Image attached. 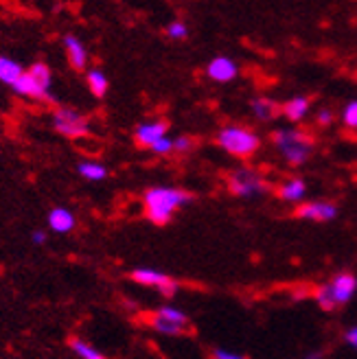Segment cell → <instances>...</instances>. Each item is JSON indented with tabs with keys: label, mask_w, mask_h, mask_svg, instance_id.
Returning <instances> with one entry per match:
<instances>
[{
	"label": "cell",
	"mask_w": 357,
	"mask_h": 359,
	"mask_svg": "<svg viewBox=\"0 0 357 359\" xmlns=\"http://www.w3.org/2000/svg\"><path fill=\"white\" fill-rule=\"evenodd\" d=\"M191 200H193L191 193H187L182 189H173V187H154L142 195L147 219L158 226L169 224L175 210H180Z\"/></svg>",
	"instance_id": "1"
},
{
	"label": "cell",
	"mask_w": 357,
	"mask_h": 359,
	"mask_svg": "<svg viewBox=\"0 0 357 359\" xmlns=\"http://www.w3.org/2000/svg\"><path fill=\"white\" fill-rule=\"evenodd\" d=\"M355 292H357V276L351 272H340L329 283L316 287L314 298L323 311H333L337 307H342V304H346L355 296Z\"/></svg>",
	"instance_id": "2"
},
{
	"label": "cell",
	"mask_w": 357,
	"mask_h": 359,
	"mask_svg": "<svg viewBox=\"0 0 357 359\" xmlns=\"http://www.w3.org/2000/svg\"><path fill=\"white\" fill-rule=\"evenodd\" d=\"M274 147L281 151V156L288 160L292 167L302 165L305 160H309L314 151V138L305 132L296 130H276L272 134Z\"/></svg>",
	"instance_id": "3"
},
{
	"label": "cell",
	"mask_w": 357,
	"mask_h": 359,
	"mask_svg": "<svg viewBox=\"0 0 357 359\" xmlns=\"http://www.w3.org/2000/svg\"><path fill=\"white\" fill-rule=\"evenodd\" d=\"M217 145L237 158H248L261 147V140L255 132L241 128V125H226L217 134Z\"/></svg>",
	"instance_id": "4"
},
{
	"label": "cell",
	"mask_w": 357,
	"mask_h": 359,
	"mask_svg": "<svg viewBox=\"0 0 357 359\" xmlns=\"http://www.w3.org/2000/svg\"><path fill=\"white\" fill-rule=\"evenodd\" d=\"M149 327L165 335H182L189 327V316L175 307H160L149 316Z\"/></svg>",
	"instance_id": "5"
},
{
	"label": "cell",
	"mask_w": 357,
	"mask_h": 359,
	"mask_svg": "<svg viewBox=\"0 0 357 359\" xmlns=\"http://www.w3.org/2000/svg\"><path fill=\"white\" fill-rule=\"evenodd\" d=\"M228 189L237 197H257L267 191L265 180L259 175V171L252 169H237L228 175Z\"/></svg>",
	"instance_id": "6"
},
{
	"label": "cell",
	"mask_w": 357,
	"mask_h": 359,
	"mask_svg": "<svg viewBox=\"0 0 357 359\" xmlns=\"http://www.w3.org/2000/svg\"><path fill=\"white\" fill-rule=\"evenodd\" d=\"M53 125H55V130L68 138H81V136H88V121L75 112L70 110V107H58L55 112H53Z\"/></svg>",
	"instance_id": "7"
},
{
	"label": "cell",
	"mask_w": 357,
	"mask_h": 359,
	"mask_svg": "<svg viewBox=\"0 0 357 359\" xmlns=\"http://www.w3.org/2000/svg\"><path fill=\"white\" fill-rule=\"evenodd\" d=\"M132 280L142 285V287H154V290L163 292L167 298L175 296V292H177V283L171 276L163 274L160 269H151V267H138V269H134Z\"/></svg>",
	"instance_id": "8"
},
{
	"label": "cell",
	"mask_w": 357,
	"mask_h": 359,
	"mask_svg": "<svg viewBox=\"0 0 357 359\" xmlns=\"http://www.w3.org/2000/svg\"><path fill=\"white\" fill-rule=\"evenodd\" d=\"M296 217L307 222H331L337 217V206L333 202H305L296 208Z\"/></svg>",
	"instance_id": "9"
},
{
	"label": "cell",
	"mask_w": 357,
	"mask_h": 359,
	"mask_svg": "<svg viewBox=\"0 0 357 359\" xmlns=\"http://www.w3.org/2000/svg\"><path fill=\"white\" fill-rule=\"evenodd\" d=\"M167 136V123L165 121H149V123H140L136 132H134V138L140 147H147L151 149L158 140H163Z\"/></svg>",
	"instance_id": "10"
},
{
	"label": "cell",
	"mask_w": 357,
	"mask_h": 359,
	"mask_svg": "<svg viewBox=\"0 0 357 359\" xmlns=\"http://www.w3.org/2000/svg\"><path fill=\"white\" fill-rule=\"evenodd\" d=\"M239 73V68L237 64L230 60V57H215V60H210V64L206 66V75L213 79V81H220V83H228V81H233Z\"/></svg>",
	"instance_id": "11"
},
{
	"label": "cell",
	"mask_w": 357,
	"mask_h": 359,
	"mask_svg": "<svg viewBox=\"0 0 357 359\" xmlns=\"http://www.w3.org/2000/svg\"><path fill=\"white\" fill-rule=\"evenodd\" d=\"M64 48H66L68 64L73 66L75 70H83L86 64H88V50L79 42V38H75V35H66V38H64Z\"/></svg>",
	"instance_id": "12"
},
{
	"label": "cell",
	"mask_w": 357,
	"mask_h": 359,
	"mask_svg": "<svg viewBox=\"0 0 357 359\" xmlns=\"http://www.w3.org/2000/svg\"><path fill=\"white\" fill-rule=\"evenodd\" d=\"M11 90L15 95H20V97H29V99H40V101H46V99H50L48 97V93H44V90L35 83V79L31 77V73L29 70H25V75L18 79L13 86H11Z\"/></svg>",
	"instance_id": "13"
},
{
	"label": "cell",
	"mask_w": 357,
	"mask_h": 359,
	"mask_svg": "<svg viewBox=\"0 0 357 359\" xmlns=\"http://www.w3.org/2000/svg\"><path fill=\"white\" fill-rule=\"evenodd\" d=\"M48 228L53 232H60V235H66V232H70L75 228V215L70 212L68 208H53L48 212Z\"/></svg>",
	"instance_id": "14"
},
{
	"label": "cell",
	"mask_w": 357,
	"mask_h": 359,
	"mask_svg": "<svg viewBox=\"0 0 357 359\" xmlns=\"http://www.w3.org/2000/svg\"><path fill=\"white\" fill-rule=\"evenodd\" d=\"M305 193H307V184H305V180H300V177L285 180L278 189V197L285 202H300L302 197H305Z\"/></svg>",
	"instance_id": "15"
},
{
	"label": "cell",
	"mask_w": 357,
	"mask_h": 359,
	"mask_svg": "<svg viewBox=\"0 0 357 359\" xmlns=\"http://www.w3.org/2000/svg\"><path fill=\"white\" fill-rule=\"evenodd\" d=\"M309 99H305V97H294V99H290L288 103H283L281 105V112L288 116L290 121H294V123H298V121H302L307 116V112H309Z\"/></svg>",
	"instance_id": "16"
},
{
	"label": "cell",
	"mask_w": 357,
	"mask_h": 359,
	"mask_svg": "<svg viewBox=\"0 0 357 359\" xmlns=\"http://www.w3.org/2000/svg\"><path fill=\"white\" fill-rule=\"evenodd\" d=\"M77 173L86 180H90V182H101V180H105V175H108V169L101 163H97V160H81L77 165Z\"/></svg>",
	"instance_id": "17"
},
{
	"label": "cell",
	"mask_w": 357,
	"mask_h": 359,
	"mask_svg": "<svg viewBox=\"0 0 357 359\" xmlns=\"http://www.w3.org/2000/svg\"><path fill=\"white\" fill-rule=\"evenodd\" d=\"M22 75H25V70H22L20 64H15V62L9 60V57H0V81L7 83V86L11 88Z\"/></svg>",
	"instance_id": "18"
},
{
	"label": "cell",
	"mask_w": 357,
	"mask_h": 359,
	"mask_svg": "<svg viewBox=\"0 0 357 359\" xmlns=\"http://www.w3.org/2000/svg\"><path fill=\"white\" fill-rule=\"evenodd\" d=\"M70 348L73 353L79 357V359H108L99 348H95L93 344H88L86 339H79V337H70Z\"/></svg>",
	"instance_id": "19"
},
{
	"label": "cell",
	"mask_w": 357,
	"mask_h": 359,
	"mask_svg": "<svg viewBox=\"0 0 357 359\" xmlns=\"http://www.w3.org/2000/svg\"><path fill=\"white\" fill-rule=\"evenodd\" d=\"M252 112H255V116L259 121H272L281 112V107L270 99H255L252 101Z\"/></svg>",
	"instance_id": "20"
},
{
	"label": "cell",
	"mask_w": 357,
	"mask_h": 359,
	"mask_svg": "<svg viewBox=\"0 0 357 359\" xmlns=\"http://www.w3.org/2000/svg\"><path fill=\"white\" fill-rule=\"evenodd\" d=\"M86 81H88V88H90V93L95 97H105L108 93V77H105L101 70H90V73L86 75Z\"/></svg>",
	"instance_id": "21"
},
{
	"label": "cell",
	"mask_w": 357,
	"mask_h": 359,
	"mask_svg": "<svg viewBox=\"0 0 357 359\" xmlns=\"http://www.w3.org/2000/svg\"><path fill=\"white\" fill-rule=\"evenodd\" d=\"M29 73H31V77L35 79V83H38L44 93H48L50 90V68L46 66V64H42V62H38V64H33L31 68H29Z\"/></svg>",
	"instance_id": "22"
},
{
	"label": "cell",
	"mask_w": 357,
	"mask_h": 359,
	"mask_svg": "<svg viewBox=\"0 0 357 359\" xmlns=\"http://www.w3.org/2000/svg\"><path fill=\"white\" fill-rule=\"evenodd\" d=\"M75 142H77V147H79L83 154L97 156V154L101 151V142H99L97 138H93L90 134H88V136H81V138H77Z\"/></svg>",
	"instance_id": "23"
},
{
	"label": "cell",
	"mask_w": 357,
	"mask_h": 359,
	"mask_svg": "<svg viewBox=\"0 0 357 359\" xmlns=\"http://www.w3.org/2000/svg\"><path fill=\"white\" fill-rule=\"evenodd\" d=\"M167 35L171 40H184L187 35H189V29L182 20H173L167 25Z\"/></svg>",
	"instance_id": "24"
},
{
	"label": "cell",
	"mask_w": 357,
	"mask_h": 359,
	"mask_svg": "<svg viewBox=\"0 0 357 359\" xmlns=\"http://www.w3.org/2000/svg\"><path fill=\"white\" fill-rule=\"evenodd\" d=\"M342 121L346 128L351 130H357V101H351L344 105V110H342Z\"/></svg>",
	"instance_id": "25"
},
{
	"label": "cell",
	"mask_w": 357,
	"mask_h": 359,
	"mask_svg": "<svg viewBox=\"0 0 357 359\" xmlns=\"http://www.w3.org/2000/svg\"><path fill=\"white\" fill-rule=\"evenodd\" d=\"M151 151H154V154H171V151H173V138L165 136L163 140H158L156 145L151 147Z\"/></svg>",
	"instance_id": "26"
},
{
	"label": "cell",
	"mask_w": 357,
	"mask_h": 359,
	"mask_svg": "<svg viewBox=\"0 0 357 359\" xmlns=\"http://www.w3.org/2000/svg\"><path fill=\"white\" fill-rule=\"evenodd\" d=\"M213 359H248V357L241 355V353H235V351L215 348V351H213Z\"/></svg>",
	"instance_id": "27"
},
{
	"label": "cell",
	"mask_w": 357,
	"mask_h": 359,
	"mask_svg": "<svg viewBox=\"0 0 357 359\" xmlns=\"http://www.w3.org/2000/svg\"><path fill=\"white\" fill-rule=\"evenodd\" d=\"M193 145V140L189 136H180V138H173V151H189Z\"/></svg>",
	"instance_id": "28"
},
{
	"label": "cell",
	"mask_w": 357,
	"mask_h": 359,
	"mask_svg": "<svg viewBox=\"0 0 357 359\" xmlns=\"http://www.w3.org/2000/svg\"><path fill=\"white\" fill-rule=\"evenodd\" d=\"M318 123L320 125H331L333 123V114H331V110H320V114H318Z\"/></svg>",
	"instance_id": "29"
},
{
	"label": "cell",
	"mask_w": 357,
	"mask_h": 359,
	"mask_svg": "<svg viewBox=\"0 0 357 359\" xmlns=\"http://www.w3.org/2000/svg\"><path fill=\"white\" fill-rule=\"evenodd\" d=\"M344 339H346V344H349V346L357 348V327L349 329V331H346V335H344Z\"/></svg>",
	"instance_id": "30"
},
{
	"label": "cell",
	"mask_w": 357,
	"mask_h": 359,
	"mask_svg": "<svg viewBox=\"0 0 357 359\" xmlns=\"http://www.w3.org/2000/svg\"><path fill=\"white\" fill-rule=\"evenodd\" d=\"M31 241H33L35 245H42V243L46 241V235H44V232H42V230H35V232H33V235H31Z\"/></svg>",
	"instance_id": "31"
}]
</instances>
